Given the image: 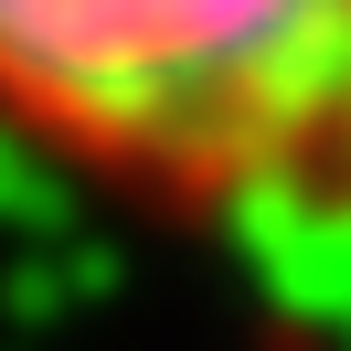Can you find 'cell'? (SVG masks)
<instances>
[{
	"instance_id": "cell-1",
	"label": "cell",
	"mask_w": 351,
	"mask_h": 351,
	"mask_svg": "<svg viewBox=\"0 0 351 351\" xmlns=\"http://www.w3.org/2000/svg\"><path fill=\"white\" fill-rule=\"evenodd\" d=\"M0 149L277 298L351 287V0H0Z\"/></svg>"
}]
</instances>
